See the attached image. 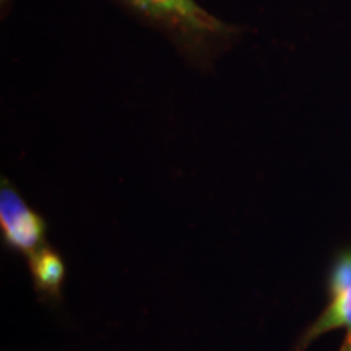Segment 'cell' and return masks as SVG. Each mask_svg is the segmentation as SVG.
<instances>
[{
	"mask_svg": "<svg viewBox=\"0 0 351 351\" xmlns=\"http://www.w3.org/2000/svg\"><path fill=\"white\" fill-rule=\"evenodd\" d=\"M129 10L171 39L176 49L200 67L212 64L238 38L239 29L225 23L195 0H121Z\"/></svg>",
	"mask_w": 351,
	"mask_h": 351,
	"instance_id": "obj_1",
	"label": "cell"
},
{
	"mask_svg": "<svg viewBox=\"0 0 351 351\" xmlns=\"http://www.w3.org/2000/svg\"><path fill=\"white\" fill-rule=\"evenodd\" d=\"M0 228L8 249L32 257L47 245L46 221L29 207L7 179L0 186Z\"/></svg>",
	"mask_w": 351,
	"mask_h": 351,
	"instance_id": "obj_2",
	"label": "cell"
},
{
	"mask_svg": "<svg viewBox=\"0 0 351 351\" xmlns=\"http://www.w3.org/2000/svg\"><path fill=\"white\" fill-rule=\"evenodd\" d=\"M33 287L46 300H60V288L65 278L62 257L49 245H44L28 257Z\"/></svg>",
	"mask_w": 351,
	"mask_h": 351,
	"instance_id": "obj_3",
	"label": "cell"
},
{
	"mask_svg": "<svg viewBox=\"0 0 351 351\" xmlns=\"http://www.w3.org/2000/svg\"><path fill=\"white\" fill-rule=\"evenodd\" d=\"M339 327H346L348 332H351V287L346 288L339 296L332 298L330 304L313 326L307 328L295 351H304L306 346L319 335Z\"/></svg>",
	"mask_w": 351,
	"mask_h": 351,
	"instance_id": "obj_4",
	"label": "cell"
},
{
	"mask_svg": "<svg viewBox=\"0 0 351 351\" xmlns=\"http://www.w3.org/2000/svg\"><path fill=\"white\" fill-rule=\"evenodd\" d=\"M351 287V251L343 252L337 258L330 276L332 298L339 296L346 288Z\"/></svg>",
	"mask_w": 351,
	"mask_h": 351,
	"instance_id": "obj_5",
	"label": "cell"
}]
</instances>
